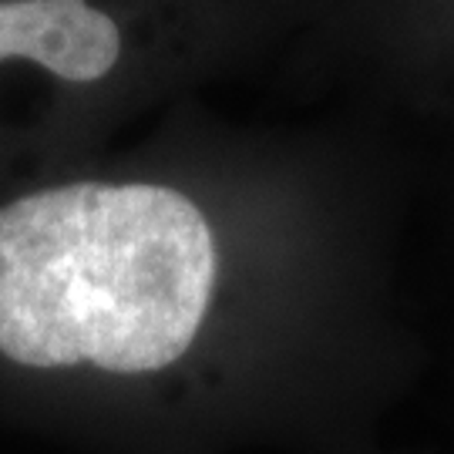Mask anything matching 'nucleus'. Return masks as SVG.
<instances>
[{
  "label": "nucleus",
  "instance_id": "1",
  "mask_svg": "<svg viewBox=\"0 0 454 454\" xmlns=\"http://www.w3.org/2000/svg\"><path fill=\"white\" fill-rule=\"evenodd\" d=\"M212 286L209 223L168 185L74 182L0 209V354L20 367L162 371Z\"/></svg>",
  "mask_w": 454,
  "mask_h": 454
},
{
  "label": "nucleus",
  "instance_id": "2",
  "mask_svg": "<svg viewBox=\"0 0 454 454\" xmlns=\"http://www.w3.org/2000/svg\"><path fill=\"white\" fill-rule=\"evenodd\" d=\"M121 54V34L88 0L0 4V61L27 58L65 82H98Z\"/></svg>",
  "mask_w": 454,
  "mask_h": 454
}]
</instances>
